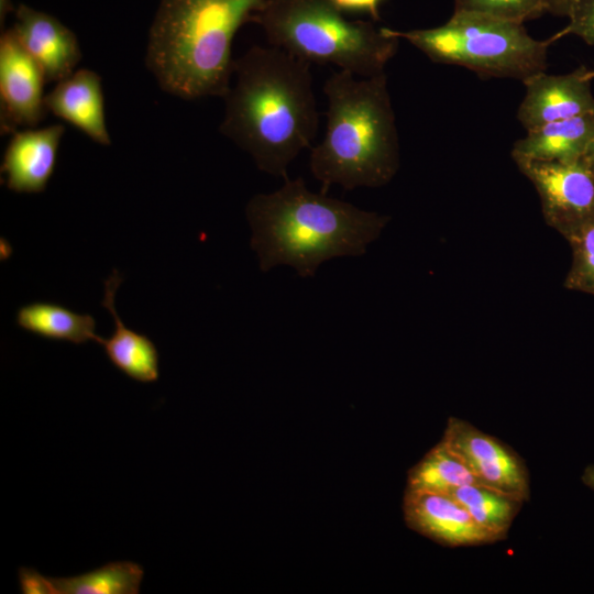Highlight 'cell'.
<instances>
[{
  "instance_id": "cell-22",
  "label": "cell",
  "mask_w": 594,
  "mask_h": 594,
  "mask_svg": "<svg viewBox=\"0 0 594 594\" xmlns=\"http://www.w3.org/2000/svg\"><path fill=\"white\" fill-rule=\"evenodd\" d=\"M454 12L476 13L522 23L544 11V0H454Z\"/></svg>"
},
{
  "instance_id": "cell-21",
  "label": "cell",
  "mask_w": 594,
  "mask_h": 594,
  "mask_svg": "<svg viewBox=\"0 0 594 594\" xmlns=\"http://www.w3.org/2000/svg\"><path fill=\"white\" fill-rule=\"evenodd\" d=\"M566 241L572 251V262L563 286L594 296V219Z\"/></svg>"
},
{
  "instance_id": "cell-8",
  "label": "cell",
  "mask_w": 594,
  "mask_h": 594,
  "mask_svg": "<svg viewBox=\"0 0 594 594\" xmlns=\"http://www.w3.org/2000/svg\"><path fill=\"white\" fill-rule=\"evenodd\" d=\"M441 441L483 485L525 502L529 499V473L526 463L502 440L485 433L469 421L450 417Z\"/></svg>"
},
{
  "instance_id": "cell-5",
  "label": "cell",
  "mask_w": 594,
  "mask_h": 594,
  "mask_svg": "<svg viewBox=\"0 0 594 594\" xmlns=\"http://www.w3.org/2000/svg\"><path fill=\"white\" fill-rule=\"evenodd\" d=\"M251 22L262 28L271 46L361 78L384 73L398 48L399 38L386 28L351 21L329 0H265Z\"/></svg>"
},
{
  "instance_id": "cell-13",
  "label": "cell",
  "mask_w": 594,
  "mask_h": 594,
  "mask_svg": "<svg viewBox=\"0 0 594 594\" xmlns=\"http://www.w3.org/2000/svg\"><path fill=\"white\" fill-rule=\"evenodd\" d=\"M13 30L42 67L47 81L57 82L76 70L82 54L76 34L54 15L20 3Z\"/></svg>"
},
{
  "instance_id": "cell-24",
  "label": "cell",
  "mask_w": 594,
  "mask_h": 594,
  "mask_svg": "<svg viewBox=\"0 0 594 594\" xmlns=\"http://www.w3.org/2000/svg\"><path fill=\"white\" fill-rule=\"evenodd\" d=\"M19 584L24 594H54L51 578L31 568L19 569Z\"/></svg>"
},
{
  "instance_id": "cell-14",
  "label": "cell",
  "mask_w": 594,
  "mask_h": 594,
  "mask_svg": "<svg viewBox=\"0 0 594 594\" xmlns=\"http://www.w3.org/2000/svg\"><path fill=\"white\" fill-rule=\"evenodd\" d=\"M47 112L74 125L94 142L109 146L101 77L91 69H76L45 95Z\"/></svg>"
},
{
  "instance_id": "cell-30",
  "label": "cell",
  "mask_w": 594,
  "mask_h": 594,
  "mask_svg": "<svg viewBox=\"0 0 594 594\" xmlns=\"http://www.w3.org/2000/svg\"><path fill=\"white\" fill-rule=\"evenodd\" d=\"M591 76H592V78H594V72H592V70H591Z\"/></svg>"
},
{
  "instance_id": "cell-6",
  "label": "cell",
  "mask_w": 594,
  "mask_h": 594,
  "mask_svg": "<svg viewBox=\"0 0 594 594\" xmlns=\"http://www.w3.org/2000/svg\"><path fill=\"white\" fill-rule=\"evenodd\" d=\"M386 30L408 41L432 62L462 66L482 77L521 81L546 70L552 41L531 37L522 23L466 12H453L437 28Z\"/></svg>"
},
{
  "instance_id": "cell-9",
  "label": "cell",
  "mask_w": 594,
  "mask_h": 594,
  "mask_svg": "<svg viewBox=\"0 0 594 594\" xmlns=\"http://www.w3.org/2000/svg\"><path fill=\"white\" fill-rule=\"evenodd\" d=\"M47 81L38 63L19 41L13 28L0 37V128L13 133L19 128H35L45 117L44 85Z\"/></svg>"
},
{
  "instance_id": "cell-28",
  "label": "cell",
  "mask_w": 594,
  "mask_h": 594,
  "mask_svg": "<svg viewBox=\"0 0 594 594\" xmlns=\"http://www.w3.org/2000/svg\"><path fill=\"white\" fill-rule=\"evenodd\" d=\"M584 485L594 491V464L587 465L581 476Z\"/></svg>"
},
{
  "instance_id": "cell-15",
  "label": "cell",
  "mask_w": 594,
  "mask_h": 594,
  "mask_svg": "<svg viewBox=\"0 0 594 594\" xmlns=\"http://www.w3.org/2000/svg\"><path fill=\"white\" fill-rule=\"evenodd\" d=\"M122 276L117 270L105 282L102 306L113 318L110 338H100L109 361L124 375L140 383H153L160 377V353L154 342L143 333L128 328L118 315L114 304Z\"/></svg>"
},
{
  "instance_id": "cell-29",
  "label": "cell",
  "mask_w": 594,
  "mask_h": 594,
  "mask_svg": "<svg viewBox=\"0 0 594 594\" xmlns=\"http://www.w3.org/2000/svg\"><path fill=\"white\" fill-rule=\"evenodd\" d=\"M581 160L594 173V140L590 144Z\"/></svg>"
},
{
  "instance_id": "cell-12",
  "label": "cell",
  "mask_w": 594,
  "mask_h": 594,
  "mask_svg": "<svg viewBox=\"0 0 594 594\" xmlns=\"http://www.w3.org/2000/svg\"><path fill=\"white\" fill-rule=\"evenodd\" d=\"M64 133L63 124L13 132L0 168L6 187L18 194L43 193L55 172Z\"/></svg>"
},
{
  "instance_id": "cell-11",
  "label": "cell",
  "mask_w": 594,
  "mask_h": 594,
  "mask_svg": "<svg viewBox=\"0 0 594 594\" xmlns=\"http://www.w3.org/2000/svg\"><path fill=\"white\" fill-rule=\"evenodd\" d=\"M403 514L406 525L444 546L469 547L498 541L470 513L447 494L405 490Z\"/></svg>"
},
{
  "instance_id": "cell-17",
  "label": "cell",
  "mask_w": 594,
  "mask_h": 594,
  "mask_svg": "<svg viewBox=\"0 0 594 594\" xmlns=\"http://www.w3.org/2000/svg\"><path fill=\"white\" fill-rule=\"evenodd\" d=\"M14 320L21 329L48 340L84 344L89 341L99 343L101 338L96 333L92 316L50 301L21 306Z\"/></svg>"
},
{
  "instance_id": "cell-2",
  "label": "cell",
  "mask_w": 594,
  "mask_h": 594,
  "mask_svg": "<svg viewBox=\"0 0 594 594\" xmlns=\"http://www.w3.org/2000/svg\"><path fill=\"white\" fill-rule=\"evenodd\" d=\"M284 180L279 189L253 196L245 207L251 249L262 272L289 265L299 276L312 277L330 258L364 254L391 219L312 193L300 177Z\"/></svg>"
},
{
  "instance_id": "cell-4",
  "label": "cell",
  "mask_w": 594,
  "mask_h": 594,
  "mask_svg": "<svg viewBox=\"0 0 594 594\" xmlns=\"http://www.w3.org/2000/svg\"><path fill=\"white\" fill-rule=\"evenodd\" d=\"M323 92L326 133L309 160L320 193L332 185L344 190L386 185L399 167V143L385 73L358 79L333 72Z\"/></svg>"
},
{
  "instance_id": "cell-18",
  "label": "cell",
  "mask_w": 594,
  "mask_h": 594,
  "mask_svg": "<svg viewBox=\"0 0 594 594\" xmlns=\"http://www.w3.org/2000/svg\"><path fill=\"white\" fill-rule=\"evenodd\" d=\"M447 495L461 504L483 529L498 540L506 538L525 503L521 498L477 484L454 487Z\"/></svg>"
},
{
  "instance_id": "cell-19",
  "label": "cell",
  "mask_w": 594,
  "mask_h": 594,
  "mask_svg": "<svg viewBox=\"0 0 594 594\" xmlns=\"http://www.w3.org/2000/svg\"><path fill=\"white\" fill-rule=\"evenodd\" d=\"M469 484L483 485L440 440L408 471L406 490L447 494Z\"/></svg>"
},
{
  "instance_id": "cell-23",
  "label": "cell",
  "mask_w": 594,
  "mask_h": 594,
  "mask_svg": "<svg viewBox=\"0 0 594 594\" xmlns=\"http://www.w3.org/2000/svg\"><path fill=\"white\" fill-rule=\"evenodd\" d=\"M573 34L585 43L594 44V0H579L569 16L568 25L554 38Z\"/></svg>"
},
{
  "instance_id": "cell-1",
  "label": "cell",
  "mask_w": 594,
  "mask_h": 594,
  "mask_svg": "<svg viewBox=\"0 0 594 594\" xmlns=\"http://www.w3.org/2000/svg\"><path fill=\"white\" fill-rule=\"evenodd\" d=\"M310 65L274 46L254 45L234 59L219 132L266 174L288 178L289 164L317 135Z\"/></svg>"
},
{
  "instance_id": "cell-10",
  "label": "cell",
  "mask_w": 594,
  "mask_h": 594,
  "mask_svg": "<svg viewBox=\"0 0 594 594\" xmlns=\"http://www.w3.org/2000/svg\"><path fill=\"white\" fill-rule=\"evenodd\" d=\"M591 70L580 67L565 75L536 74L526 80L517 118L526 131L594 112Z\"/></svg>"
},
{
  "instance_id": "cell-20",
  "label": "cell",
  "mask_w": 594,
  "mask_h": 594,
  "mask_svg": "<svg viewBox=\"0 0 594 594\" xmlns=\"http://www.w3.org/2000/svg\"><path fill=\"white\" fill-rule=\"evenodd\" d=\"M143 568L131 561L110 562L69 578H51L54 594H138Z\"/></svg>"
},
{
  "instance_id": "cell-16",
  "label": "cell",
  "mask_w": 594,
  "mask_h": 594,
  "mask_svg": "<svg viewBox=\"0 0 594 594\" xmlns=\"http://www.w3.org/2000/svg\"><path fill=\"white\" fill-rule=\"evenodd\" d=\"M594 140V112L544 124L527 131L515 142L512 157L574 162Z\"/></svg>"
},
{
  "instance_id": "cell-3",
  "label": "cell",
  "mask_w": 594,
  "mask_h": 594,
  "mask_svg": "<svg viewBox=\"0 0 594 594\" xmlns=\"http://www.w3.org/2000/svg\"><path fill=\"white\" fill-rule=\"evenodd\" d=\"M265 0H160L148 30L145 66L177 98H222L233 75L238 30Z\"/></svg>"
},
{
  "instance_id": "cell-27",
  "label": "cell",
  "mask_w": 594,
  "mask_h": 594,
  "mask_svg": "<svg viewBox=\"0 0 594 594\" xmlns=\"http://www.w3.org/2000/svg\"><path fill=\"white\" fill-rule=\"evenodd\" d=\"M15 8L12 0H0V23L1 26L10 13H14Z\"/></svg>"
},
{
  "instance_id": "cell-7",
  "label": "cell",
  "mask_w": 594,
  "mask_h": 594,
  "mask_svg": "<svg viewBox=\"0 0 594 594\" xmlns=\"http://www.w3.org/2000/svg\"><path fill=\"white\" fill-rule=\"evenodd\" d=\"M513 160L535 186L546 223L565 240L594 219V173L582 160Z\"/></svg>"
},
{
  "instance_id": "cell-26",
  "label": "cell",
  "mask_w": 594,
  "mask_h": 594,
  "mask_svg": "<svg viewBox=\"0 0 594 594\" xmlns=\"http://www.w3.org/2000/svg\"><path fill=\"white\" fill-rule=\"evenodd\" d=\"M579 0H544V11L569 18Z\"/></svg>"
},
{
  "instance_id": "cell-25",
  "label": "cell",
  "mask_w": 594,
  "mask_h": 594,
  "mask_svg": "<svg viewBox=\"0 0 594 594\" xmlns=\"http://www.w3.org/2000/svg\"><path fill=\"white\" fill-rule=\"evenodd\" d=\"M341 11L366 12L374 20L378 19V6L382 0H329Z\"/></svg>"
}]
</instances>
